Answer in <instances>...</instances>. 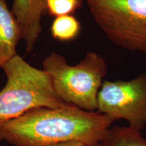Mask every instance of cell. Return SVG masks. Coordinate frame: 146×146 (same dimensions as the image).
Wrapping results in <instances>:
<instances>
[{"mask_svg": "<svg viewBox=\"0 0 146 146\" xmlns=\"http://www.w3.org/2000/svg\"><path fill=\"white\" fill-rule=\"evenodd\" d=\"M52 146H89V145H87V144L83 143V142L70 141V142H66V143L57 144V145H54Z\"/></svg>", "mask_w": 146, "mask_h": 146, "instance_id": "11", "label": "cell"}, {"mask_svg": "<svg viewBox=\"0 0 146 146\" xmlns=\"http://www.w3.org/2000/svg\"><path fill=\"white\" fill-rule=\"evenodd\" d=\"M82 3V0H46L47 13L55 18L72 15Z\"/></svg>", "mask_w": 146, "mask_h": 146, "instance_id": "10", "label": "cell"}, {"mask_svg": "<svg viewBox=\"0 0 146 146\" xmlns=\"http://www.w3.org/2000/svg\"><path fill=\"white\" fill-rule=\"evenodd\" d=\"M100 146H146V139L141 131L129 127L110 128Z\"/></svg>", "mask_w": 146, "mask_h": 146, "instance_id": "8", "label": "cell"}, {"mask_svg": "<svg viewBox=\"0 0 146 146\" xmlns=\"http://www.w3.org/2000/svg\"><path fill=\"white\" fill-rule=\"evenodd\" d=\"M11 11L19 25L27 52L31 53L41 34L42 16L47 13L46 0H13Z\"/></svg>", "mask_w": 146, "mask_h": 146, "instance_id": "6", "label": "cell"}, {"mask_svg": "<svg viewBox=\"0 0 146 146\" xmlns=\"http://www.w3.org/2000/svg\"><path fill=\"white\" fill-rule=\"evenodd\" d=\"M114 120L98 111L65 104L29 111L0 125V141L14 146H52L80 141L100 146Z\"/></svg>", "mask_w": 146, "mask_h": 146, "instance_id": "1", "label": "cell"}, {"mask_svg": "<svg viewBox=\"0 0 146 146\" xmlns=\"http://www.w3.org/2000/svg\"><path fill=\"white\" fill-rule=\"evenodd\" d=\"M97 111L114 121L125 120L141 131L146 126V74L130 81H105L98 96Z\"/></svg>", "mask_w": 146, "mask_h": 146, "instance_id": "5", "label": "cell"}, {"mask_svg": "<svg viewBox=\"0 0 146 146\" xmlns=\"http://www.w3.org/2000/svg\"><path fill=\"white\" fill-rule=\"evenodd\" d=\"M43 70L50 74L54 90L64 103L97 111L98 93L108 70L102 56L88 52L79 63L72 66L63 56L52 52L43 61Z\"/></svg>", "mask_w": 146, "mask_h": 146, "instance_id": "3", "label": "cell"}, {"mask_svg": "<svg viewBox=\"0 0 146 146\" xmlns=\"http://www.w3.org/2000/svg\"><path fill=\"white\" fill-rule=\"evenodd\" d=\"M22 40L21 29L16 18L7 4L0 0V67L14 57L16 47Z\"/></svg>", "mask_w": 146, "mask_h": 146, "instance_id": "7", "label": "cell"}, {"mask_svg": "<svg viewBox=\"0 0 146 146\" xmlns=\"http://www.w3.org/2000/svg\"><path fill=\"white\" fill-rule=\"evenodd\" d=\"M6 84L0 90V125L32 110L65 105L54 90L50 74L27 62L19 55L1 67Z\"/></svg>", "mask_w": 146, "mask_h": 146, "instance_id": "2", "label": "cell"}, {"mask_svg": "<svg viewBox=\"0 0 146 146\" xmlns=\"http://www.w3.org/2000/svg\"><path fill=\"white\" fill-rule=\"evenodd\" d=\"M94 21L113 44L146 54V0H85Z\"/></svg>", "mask_w": 146, "mask_h": 146, "instance_id": "4", "label": "cell"}, {"mask_svg": "<svg viewBox=\"0 0 146 146\" xmlns=\"http://www.w3.org/2000/svg\"><path fill=\"white\" fill-rule=\"evenodd\" d=\"M81 25L73 15L56 17L51 26V34L55 39L59 41H73L80 34Z\"/></svg>", "mask_w": 146, "mask_h": 146, "instance_id": "9", "label": "cell"}]
</instances>
